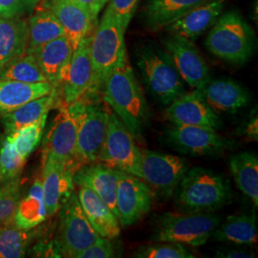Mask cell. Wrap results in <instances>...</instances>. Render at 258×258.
<instances>
[{"label":"cell","mask_w":258,"mask_h":258,"mask_svg":"<svg viewBox=\"0 0 258 258\" xmlns=\"http://www.w3.org/2000/svg\"><path fill=\"white\" fill-rule=\"evenodd\" d=\"M118 176L117 216L121 227H129L150 212L155 192L136 176L121 170H118Z\"/></svg>","instance_id":"cell-12"},{"label":"cell","mask_w":258,"mask_h":258,"mask_svg":"<svg viewBox=\"0 0 258 258\" xmlns=\"http://www.w3.org/2000/svg\"><path fill=\"white\" fill-rule=\"evenodd\" d=\"M206 47L217 57L232 64L247 62L256 45L255 35L239 13L232 11L216 20L206 38Z\"/></svg>","instance_id":"cell-4"},{"label":"cell","mask_w":258,"mask_h":258,"mask_svg":"<svg viewBox=\"0 0 258 258\" xmlns=\"http://www.w3.org/2000/svg\"><path fill=\"white\" fill-rule=\"evenodd\" d=\"M187 169L186 162L181 157L141 149V179L163 197L175 192Z\"/></svg>","instance_id":"cell-11"},{"label":"cell","mask_w":258,"mask_h":258,"mask_svg":"<svg viewBox=\"0 0 258 258\" xmlns=\"http://www.w3.org/2000/svg\"><path fill=\"white\" fill-rule=\"evenodd\" d=\"M34 238V229L21 230L13 220L0 225V258L24 257Z\"/></svg>","instance_id":"cell-32"},{"label":"cell","mask_w":258,"mask_h":258,"mask_svg":"<svg viewBox=\"0 0 258 258\" xmlns=\"http://www.w3.org/2000/svg\"><path fill=\"white\" fill-rule=\"evenodd\" d=\"M137 64L148 91L157 101L168 105L184 92V83L168 54L156 47H143Z\"/></svg>","instance_id":"cell-6"},{"label":"cell","mask_w":258,"mask_h":258,"mask_svg":"<svg viewBox=\"0 0 258 258\" xmlns=\"http://www.w3.org/2000/svg\"><path fill=\"white\" fill-rule=\"evenodd\" d=\"M55 89L49 82L26 83L0 80V117L27 102L51 94Z\"/></svg>","instance_id":"cell-25"},{"label":"cell","mask_w":258,"mask_h":258,"mask_svg":"<svg viewBox=\"0 0 258 258\" xmlns=\"http://www.w3.org/2000/svg\"><path fill=\"white\" fill-rule=\"evenodd\" d=\"M140 258H192V252L184 244L175 242H160L139 249L134 254Z\"/></svg>","instance_id":"cell-37"},{"label":"cell","mask_w":258,"mask_h":258,"mask_svg":"<svg viewBox=\"0 0 258 258\" xmlns=\"http://www.w3.org/2000/svg\"><path fill=\"white\" fill-rule=\"evenodd\" d=\"M78 197L84 214L100 236L111 240L120 235L118 217L97 194L87 187L80 186Z\"/></svg>","instance_id":"cell-23"},{"label":"cell","mask_w":258,"mask_h":258,"mask_svg":"<svg viewBox=\"0 0 258 258\" xmlns=\"http://www.w3.org/2000/svg\"><path fill=\"white\" fill-rule=\"evenodd\" d=\"M27 50L41 46L57 37L65 36L64 30L48 9L39 11L28 19Z\"/></svg>","instance_id":"cell-31"},{"label":"cell","mask_w":258,"mask_h":258,"mask_svg":"<svg viewBox=\"0 0 258 258\" xmlns=\"http://www.w3.org/2000/svg\"><path fill=\"white\" fill-rule=\"evenodd\" d=\"M165 47L182 80L190 87L200 89L210 80L209 67L191 40L172 35L165 40Z\"/></svg>","instance_id":"cell-13"},{"label":"cell","mask_w":258,"mask_h":258,"mask_svg":"<svg viewBox=\"0 0 258 258\" xmlns=\"http://www.w3.org/2000/svg\"><path fill=\"white\" fill-rule=\"evenodd\" d=\"M74 169L53 159L42 161V189L47 215L53 216L74 192Z\"/></svg>","instance_id":"cell-17"},{"label":"cell","mask_w":258,"mask_h":258,"mask_svg":"<svg viewBox=\"0 0 258 258\" xmlns=\"http://www.w3.org/2000/svg\"><path fill=\"white\" fill-rule=\"evenodd\" d=\"M118 177L117 169L101 162H96L79 167L74 172V183L91 189L117 216L116 192Z\"/></svg>","instance_id":"cell-20"},{"label":"cell","mask_w":258,"mask_h":258,"mask_svg":"<svg viewBox=\"0 0 258 258\" xmlns=\"http://www.w3.org/2000/svg\"><path fill=\"white\" fill-rule=\"evenodd\" d=\"M217 256L220 257H228V258H234V257H253L254 255L252 253H249L248 251H243V250H229L227 252H223V253H218Z\"/></svg>","instance_id":"cell-42"},{"label":"cell","mask_w":258,"mask_h":258,"mask_svg":"<svg viewBox=\"0 0 258 258\" xmlns=\"http://www.w3.org/2000/svg\"><path fill=\"white\" fill-rule=\"evenodd\" d=\"M47 9L58 20L74 50L84 37L91 35L97 22L86 10L73 0H50Z\"/></svg>","instance_id":"cell-19"},{"label":"cell","mask_w":258,"mask_h":258,"mask_svg":"<svg viewBox=\"0 0 258 258\" xmlns=\"http://www.w3.org/2000/svg\"><path fill=\"white\" fill-rule=\"evenodd\" d=\"M102 98L136 140L143 137L150 118L144 91L129 63L125 51L106 78Z\"/></svg>","instance_id":"cell-1"},{"label":"cell","mask_w":258,"mask_h":258,"mask_svg":"<svg viewBox=\"0 0 258 258\" xmlns=\"http://www.w3.org/2000/svg\"><path fill=\"white\" fill-rule=\"evenodd\" d=\"M230 168L240 190L258 206V158L252 152H240L231 157Z\"/></svg>","instance_id":"cell-29"},{"label":"cell","mask_w":258,"mask_h":258,"mask_svg":"<svg viewBox=\"0 0 258 258\" xmlns=\"http://www.w3.org/2000/svg\"><path fill=\"white\" fill-rule=\"evenodd\" d=\"M220 224L213 212H166L156 222L151 239L200 247L210 239Z\"/></svg>","instance_id":"cell-5"},{"label":"cell","mask_w":258,"mask_h":258,"mask_svg":"<svg viewBox=\"0 0 258 258\" xmlns=\"http://www.w3.org/2000/svg\"><path fill=\"white\" fill-rule=\"evenodd\" d=\"M2 183H4V181H3L2 177H1V175H0V184H2Z\"/></svg>","instance_id":"cell-44"},{"label":"cell","mask_w":258,"mask_h":258,"mask_svg":"<svg viewBox=\"0 0 258 258\" xmlns=\"http://www.w3.org/2000/svg\"><path fill=\"white\" fill-rule=\"evenodd\" d=\"M166 140L180 152L192 156L217 153L228 147L215 129L196 125H173L166 131Z\"/></svg>","instance_id":"cell-15"},{"label":"cell","mask_w":258,"mask_h":258,"mask_svg":"<svg viewBox=\"0 0 258 258\" xmlns=\"http://www.w3.org/2000/svg\"><path fill=\"white\" fill-rule=\"evenodd\" d=\"M83 99L62 105L55 116L42 145V161L53 159L74 169L75 153Z\"/></svg>","instance_id":"cell-7"},{"label":"cell","mask_w":258,"mask_h":258,"mask_svg":"<svg viewBox=\"0 0 258 258\" xmlns=\"http://www.w3.org/2000/svg\"><path fill=\"white\" fill-rule=\"evenodd\" d=\"M47 117L48 115L32 124L6 135V138L8 139L12 147L24 159L27 160L28 157L38 147L42 139Z\"/></svg>","instance_id":"cell-33"},{"label":"cell","mask_w":258,"mask_h":258,"mask_svg":"<svg viewBox=\"0 0 258 258\" xmlns=\"http://www.w3.org/2000/svg\"><path fill=\"white\" fill-rule=\"evenodd\" d=\"M199 90L214 111L233 113L249 102L248 91L239 83L229 79L209 80Z\"/></svg>","instance_id":"cell-22"},{"label":"cell","mask_w":258,"mask_h":258,"mask_svg":"<svg viewBox=\"0 0 258 258\" xmlns=\"http://www.w3.org/2000/svg\"><path fill=\"white\" fill-rule=\"evenodd\" d=\"M74 49L68 38L62 36L41 46L27 50L33 55L47 81L57 89L64 80Z\"/></svg>","instance_id":"cell-18"},{"label":"cell","mask_w":258,"mask_h":258,"mask_svg":"<svg viewBox=\"0 0 258 258\" xmlns=\"http://www.w3.org/2000/svg\"><path fill=\"white\" fill-rule=\"evenodd\" d=\"M109 112L99 105L83 102L78 127L75 171L84 165L99 162L108 126Z\"/></svg>","instance_id":"cell-10"},{"label":"cell","mask_w":258,"mask_h":258,"mask_svg":"<svg viewBox=\"0 0 258 258\" xmlns=\"http://www.w3.org/2000/svg\"><path fill=\"white\" fill-rule=\"evenodd\" d=\"M46 206L41 179H36L28 194L19 201L13 222L21 230H32L46 219Z\"/></svg>","instance_id":"cell-27"},{"label":"cell","mask_w":258,"mask_h":258,"mask_svg":"<svg viewBox=\"0 0 258 258\" xmlns=\"http://www.w3.org/2000/svg\"><path fill=\"white\" fill-rule=\"evenodd\" d=\"M247 135L252 140H255V141L257 140V118H254L249 121L247 127Z\"/></svg>","instance_id":"cell-43"},{"label":"cell","mask_w":258,"mask_h":258,"mask_svg":"<svg viewBox=\"0 0 258 258\" xmlns=\"http://www.w3.org/2000/svg\"><path fill=\"white\" fill-rule=\"evenodd\" d=\"M58 101V93L55 89L49 95L33 100L21 105L18 109L1 116L2 124L6 134H11L40 120L42 117L48 115L49 111L55 106Z\"/></svg>","instance_id":"cell-26"},{"label":"cell","mask_w":258,"mask_h":258,"mask_svg":"<svg viewBox=\"0 0 258 258\" xmlns=\"http://www.w3.org/2000/svg\"><path fill=\"white\" fill-rule=\"evenodd\" d=\"M212 236L217 241L240 245L257 243V225L255 217L249 215H231L219 224Z\"/></svg>","instance_id":"cell-30"},{"label":"cell","mask_w":258,"mask_h":258,"mask_svg":"<svg viewBox=\"0 0 258 258\" xmlns=\"http://www.w3.org/2000/svg\"><path fill=\"white\" fill-rule=\"evenodd\" d=\"M168 105L165 117L173 125H196L215 130L221 127V120L199 89L184 93Z\"/></svg>","instance_id":"cell-14"},{"label":"cell","mask_w":258,"mask_h":258,"mask_svg":"<svg viewBox=\"0 0 258 258\" xmlns=\"http://www.w3.org/2000/svg\"><path fill=\"white\" fill-rule=\"evenodd\" d=\"M208 0H150L146 10L149 28H166Z\"/></svg>","instance_id":"cell-28"},{"label":"cell","mask_w":258,"mask_h":258,"mask_svg":"<svg viewBox=\"0 0 258 258\" xmlns=\"http://www.w3.org/2000/svg\"><path fill=\"white\" fill-rule=\"evenodd\" d=\"M114 256L115 251L109 239L100 236L92 245L83 250L78 258H110Z\"/></svg>","instance_id":"cell-40"},{"label":"cell","mask_w":258,"mask_h":258,"mask_svg":"<svg viewBox=\"0 0 258 258\" xmlns=\"http://www.w3.org/2000/svg\"><path fill=\"white\" fill-rule=\"evenodd\" d=\"M90 42L91 35L84 37L73 52L60 85L63 105H70L83 99L90 87L93 74Z\"/></svg>","instance_id":"cell-16"},{"label":"cell","mask_w":258,"mask_h":258,"mask_svg":"<svg viewBox=\"0 0 258 258\" xmlns=\"http://www.w3.org/2000/svg\"><path fill=\"white\" fill-rule=\"evenodd\" d=\"M42 0H0V19H19L31 14Z\"/></svg>","instance_id":"cell-38"},{"label":"cell","mask_w":258,"mask_h":258,"mask_svg":"<svg viewBox=\"0 0 258 258\" xmlns=\"http://www.w3.org/2000/svg\"><path fill=\"white\" fill-rule=\"evenodd\" d=\"M59 211L56 248L65 257L78 258L100 235L84 214L76 192L71 194Z\"/></svg>","instance_id":"cell-8"},{"label":"cell","mask_w":258,"mask_h":258,"mask_svg":"<svg viewBox=\"0 0 258 258\" xmlns=\"http://www.w3.org/2000/svg\"><path fill=\"white\" fill-rule=\"evenodd\" d=\"M73 1L86 10L96 21L102 10L109 2V0H73Z\"/></svg>","instance_id":"cell-41"},{"label":"cell","mask_w":258,"mask_h":258,"mask_svg":"<svg viewBox=\"0 0 258 258\" xmlns=\"http://www.w3.org/2000/svg\"><path fill=\"white\" fill-rule=\"evenodd\" d=\"M0 80H10L26 83L48 82L35 57L30 54H25L7 65L0 72Z\"/></svg>","instance_id":"cell-34"},{"label":"cell","mask_w":258,"mask_h":258,"mask_svg":"<svg viewBox=\"0 0 258 258\" xmlns=\"http://www.w3.org/2000/svg\"><path fill=\"white\" fill-rule=\"evenodd\" d=\"M28 40L26 19H0V72L26 54Z\"/></svg>","instance_id":"cell-24"},{"label":"cell","mask_w":258,"mask_h":258,"mask_svg":"<svg viewBox=\"0 0 258 258\" xmlns=\"http://www.w3.org/2000/svg\"><path fill=\"white\" fill-rule=\"evenodd\" d=\"M140 0H109L108 7L120 20L121 26L126 30L135 14Z\"/></svg>","instance_id":"cell-39"},{"label":"cell","mask_w":258,"mask_h":258,"mask_svg":"<svg viewBox=\"0 0 258 258\" xmlns=\"http://www.w3.org/2000/svg\"><path fill=\"white\" fill-rule=\"evenodd\" d=\"M175 191L176 203L184 212H214L231 199L228 181L199 166L187 169Z\"/></svg>","instance_id":"cell-2"},{"label":"cell","mask_w":258,"mask_h":258,"mask_svg":"<svg viewBox=\"0 0 258 258\" xmlns=\"http://www.w3.org/2000/svg\"><path fill=\"white\" fill-rule=\"evenodd\" d=\"M125 29L109 7L91 35L90 56L92 82L86 94L93 96L102 92L106 78L126 51L124 44Z\"/></svg>","instance_id":"cell-3"},{"label":"cell","mask_w":258,"mask_h":258,"mask_svg":"<svg viewBox=\"0 0 258 258\" xmlns=\"http://www.w3.org/2000/svg\"><path fill=\"white\" fill-rule=\"evenodd\" d=\"M99 162L141 179V149L128 129L111 111Z\"/></svg>","instance_id":"cell-9"},{"label":"cell","mask_w":258,"mask_h":258,"mask_svg":"<svg viewBox=\"0 0 258 258\" xmlns=\"http://www.w3.org/2000/svg\"><path fill=\"white\" fill-rule=\"evenodd\" d=\"M26 159L20 156L12 147L8 139L0 143V175L4 182L19 178Z\"/></svg>","instance_id":"cell-36"},{"label":"cell","mask_w":258,"mask_h":258,"mask_svg":"<svg viewBox=\"0 0 258 258\" xmlns=\"http://www.w3.org/2000/svg\"><path fill=\"white\" fill-rule=\"evenodd\" d=\"M21 197L19 177L0 184V225L13 220Z\"/></svg>","instance_id":"cell-35"},{"label":"cell","mask_w":258,"mask_h":258,"mask_svg":"<svg viewBox=\"0 0 258 258\" xmlns=\"http://www.w3.org/2000/svg\"><path fill=\"white\" fill-rule=\"evenodd\" d=\"M226 0H208L166 29L170 34L194 40L212 27L222 14Z\"/></svg>","instance_id":"cell-21"}]
</instances>
